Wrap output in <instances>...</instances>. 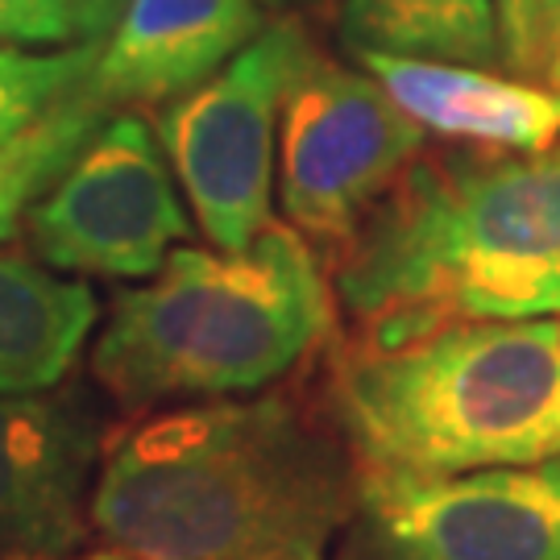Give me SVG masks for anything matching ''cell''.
Instances as JSON below:
<instances>
[{
  "mask_svg": "<svg viewBox=\"0 0 560 560\" xmlns=\"http://www.w3.org/2000/svg\"><path fill=\"white\" fill-rule=\"evenodd\" d=\"M358 478L328 411L208 399L108 444L92 527L133 560H332Z\"/></svg>",
  "mask_w": 560,
  "mask_h": 560,
  "instance_id": "obj_1",
  "label": "cell"
},
{
  "mask_svg": "<svg viewBox=\"0 0 560 560\" xmlns=\"http://www.w3.org/2000/svg\"><path fill=\"white\" fill-rule=\"evenodd\" d=\"M361 337L560 316V141L420 154L332 270Z\"/></svg>",
  "mask_w": 560,
  "mask_h": 560,
  "instance_id": "obj_2",
  "label": "cell"
},
{
  "mask_svg": "<svg viewBox=\"0 0 560 560\" xmlns=\"http://www.w3.org/2000/svg\"><path fill=\"white\" fill-rule=\"evenodd\" d=\"M324 411L361 469L469 474L560 457V320H436L332 353Z\"/></svg>",
  "mask_w": 560,
  "mask_h": 560,
  "instance_id": "obj_3",
  "label": "cell"
},
{
  "mask_svg": "<svg viewBox=\"0 0 560 560\" xmlns=\"http://www.w3.org/2000/svg\"><path fill=\"white\" fill-rule=\"evenodd\" d=\"M337 328L320 249L270 224L241 249L179 245L150 279L117 291L92 345V378L125 411L254 395Z\"/></svg>",
  "mask_w": 560,
  "mask_h": 560,
  "instance_id": "obj_4",
  "label": "cell"
},
{
  "mask_svg": "<svg viewBox=\"0 0 560 560\" xmlns=\"http://www.w3.org/2000/svg\"><path fill=\"white\" fill-rule=\"evenodd\" d=\"M312 55L300 18H279L217 75L159 108L154 129L208 245L241 249L275 224L282 104Z\"/></svg>",
  "mask_w": 560,
  "mask_h": 560,
  "instance_id": "obj_5",
  "label": "cell"
},
{
  "mask_svg": "<svg viewBox=\"0 0 560 560\" xmlns=\"http://www.w3.org/2000/svg\"><path fill=\"white\" fill-rule=\"evenodd\" d=\"M423 145L428 133L365 67L316 50L282 104V217L316 249L340 254Z\"/></svg>",
  "mask_w": 560,
  "mask_h": 560,
  "instance_id": "obj_6",
  "label": "cell"
},
{
  "mask_svg": "<svg viewBox=\"0 0 560 560\" xmlns=\"http://www.w3.org/2000/svg\"><path fill=\"white\" fill-rule=\"evenodd\" d=\"M332 560H560V457L469 474L361 469Z\"/></svg>",
  "mask_w": 560,
  "mask_h": 560,
  "instance_id": "obj_7",
  "label": "cell"
},
{
  "mask_svg": "<svg viewBox=\"0 0 560 560\" xmlns=\"http://www.w3.org/2000/svg\"><path fill=\"white\" fill-rule=\"evenodd\" d=\"M175 183L159 129L117 108L30 203V254L75 279H150L191 233Z\"/></svg>",
  "mask_w": 560,
  "mask_h": 560,
  "instance_id": "obj_8",
  "label": "cell"
},
{
  "mask_svg": "<svg viewBox=\"0 0 560 560\" xmlns=\"http://www.w3.org/2000/svg\"><path fill=\"white\" fill-rule=\"evenodd\" d=\"M108 453V402L88 382L0 395V560H75Z\"/></svg>",
  "mask_w": 560,
  "mask_h": 560,
  "instance_id": "obj_9",
  "label": "cell"
},
{
  "mask_svg": "<svg viewBox=\"0 0 560 560\" xmlns=\"http://www.w3.org/2000/svg\"><path fill=\"white\" fill-rule=\"evenodd\" d=\"M258 0H120L88 92L108 108H162L217 75L261 34Z\"/></svg>",
  "mask_w": 560,
  "mask_h": 560,
  "instance_id": "obj_10",
  "label": "cell"
},
{
  "mask_svg": "<svg viewBox=\"0 0 560 560\" xmlns=\"http://www.w3.org/2000/svg\"><path fill=\"white\" fill-rule=\"evenodd\" d=\"M423 133L474 150H544L560 141V92L494 67L349 50Z\"/></svg>",
  "mask_w": 560,
  "mask_h": 560,
  "instance_id": "obj_11",
  "label": "cell"
},
{
  "mask_svg": "<svg viewBox=\"0 0 560 560\" xmlns=\"http://www.w3.org/2000/svg\"><path fill=\"white\" fill-rule=\"evenodd\" d=\"M96 320L101 303L83 279L0 249V395H34L71 378Z\"/></svg>",
  "mask_w": 560,
  "mask_h": 560,
  "instance_id": "obj_12",
  "label": "cell"
},
{
  "mask_svg": "<svg viewBox=\"0 0 560 560\" xmlns=\"http://www.w3.org/2000/svg\"><path fill=\"white\" fill-rule=\"evenodd\" d=\"M345 50L502 67L494 0H340Z\"/></svg>",
  "mask_w": 560,
  "mask_h": 560,
  "instance_id": "obj_13",
  "label": "cell"
},
{
  "mask_svg": "<svg viewBox=\"0 0 560 560\" xmlns=\"http://www.w3.org/2000/svg\"><path fill=\"white\" fill-rule=\"evenodd\" d=\"M104 117L108 108L80 88L0 150V245L18 237L30 203L59 179L62 166L80 154V145L101 129Z\"/></svg>",
  "mask_w": 560,
  "mask_h": 560,
  "instance_id": "obj_14",
  "label": "cell"
},
{
  "mask_svg": "<svg viewBox=\"0 0 560 560\" xmlns=\"http://www.w3.org/2000/svg\"><path fill=\"white\" fill-rule=\"evenodd\" d=\"M101 42L59 46V50H30L0 42V150L38 125L55 104L75 96L96 62Z\"/></svg>",
  "mask_w": 560,
  "mask_h": 560,
  "instance_id": "obj_15",
  "label": "cell"
},
{
  "mask_svg": "<svg viewBox=\"0 0 560 560\" xmlns=\"http://www.w3.org/2000/svg\"><path fill=\"white\" fill-rule=\"evenodd\" d=\"M120 0H0V42L30 50H59L101 42Z\"/></svg>",
  "mask_w": 560,
  "mask_h": 560,
  "instance_id": "obj_16",
  "label": "cell"
},
{
  "mask_svg": "<svg viewBox=\"0 0 560 560\" xmlns=\"http://www.w3.org/2000/svg\"><path fill=\"white\" fill-rule=\"evenodd\" d=\"M494 4H499L502 67L523 80H540V0H494Z\"/></svg>",
  "mask_w": 560,
  "mask_h": 560,
  "instance_id": "obj_17",
  "label": "cell"
},
{
  "mask_svg": "<svg viewBox=\"0 0 560 560\" xmlns=\"http://www.w3.org/2000/svg\"><path fill=\"white\" fill-rule=\"evenodd\" d=\"M540 80L560 92V0H540Z\"/></svg>",
  "mask_w": 560,
  "mask_h": 560,
  "instance_id": "obj_18",
  "label": "cell"
},
{
  "mask_svg": "<svg viewBox=\"0 0 560 560\" xmlns=\"http://www.w3.org/2000/svg\"><path fill=\"white\" fill-rule=\"evenodd\" d=\"M266 13H282V18H307V13H328L337 0H258Z\"/></svg>",
  "mask_w": 560,
  "mask_h": 560,
  "instance_id": "obj_19",
  "label": "cell"
},
{
  "mask_svg": "<svg viewBox=\"0 0 560 560\" xmlns=\"http://www.w3.org/2000/svg\"><path fill=\"white\" fill-rule=\"evenodd\" d=\"M75 560H133V557H125L117 548H101V552H88V557H75Z\"/></svg>",
  "mask_w": 560,
  "mask_h": 560,
  "instance_id": "obj_20",
  "label": "cell"
}]
</instances>
